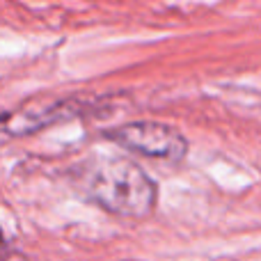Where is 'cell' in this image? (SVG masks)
Returning <instances> with one entry per match:
<instances>
[{
    "label": "cell",
    "instance_id": "1",
    "mask_svg": "<svg viewBox=\"0 0 261 261\" xmlns=\"http://www.w3.org/2000/svg\"><path fill=\"white\" fill-rule=\"evenodd\" d=\"M78 186L94 204L122 218H144L158 202L156 181L126 158H96L83 165Z\"/></svg>",
    "mask_w": 261,
    "mask_h": 261
},
{
    "label": "cell",
    "instance_id": "2",
    "mask_svg": "<svg viewBox=\"0 0 261 261\" xmlns=\"http://www.w3.org/2000/svg\"><path fill=\"white\" fill-rule=\"evenodd\" d=\"M106 138L130 153L163 163H179L188 153V142L174 126L161 122H128L106 130Z\"/></svg>",
    "mask_w": 261,
    "mask_h": 261
},
{
    "label": "cell",
    "instance_id": "3",
    "mask_svg": "<svg viewBox=\"0 0 261 261\" xmlns=\"http://www.w3.org/2000/svg\"><path fill=\"white\" fill-rule=\"evenodd\" d=\"M101 101H87V99H58V101H39L30 103L14 113L5 115L0 119V126L12 135H30L41 128H48L53 124L76 119L81 115L96 113Z\"/></svg>",
    "mask_w": 261,
    "mask_h": 261
},
{
    "label": "cell",
    "instance_id": "4",
    "mask_svg": "<svg viewBox=\"0 0 261 261\" xmlns=\"http://www.w3.org/2000/svg\"><path fill=\"white\" fill-rule=\"evenodd\" d=\"M7 254V241H5V234H3V229H0V259Z\"/></svg>",
    "mask_w": 261,
    "mask_h": 261
}]
</instances>
